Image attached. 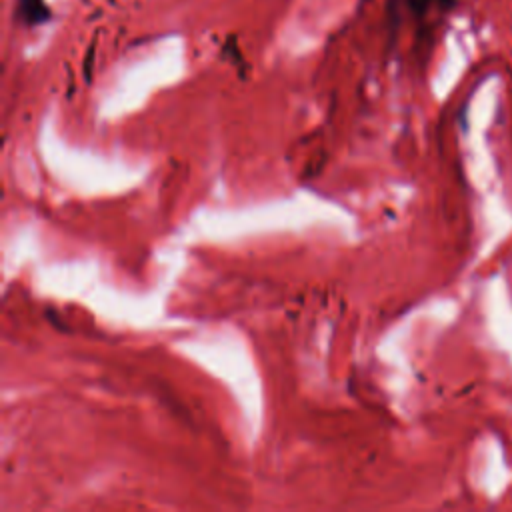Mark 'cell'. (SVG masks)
Masks as SVG:
<instances>
[{"instance_id":"cell-2","label":"cell","mask_w":512,"mask_h":512,"mask_svg":"<svg viewBox=\"0 0 512 512\" xmlns=\"http://www.w3.org/2000/svg\"><path fill=\"white\" fill-rule=\"evenodd\" d=\"M52 18L46 0H16L14 2V22L24 28L42 26Z\"/></svg>"},{"instance_id":"cell-1","label":"cell","mask_w":512,"mask_h":512,"mask_svg":"<svg viewBox=\"0 0 512 512\" xmlns=\"http://www.w3.org/2000/svg\"><path fill=\"white\" fill-rule=\"evenodd\" d=\"M454 0H386V18L390 26L422 24L430 16H442Z\"/></svg>"}]
</instances>
